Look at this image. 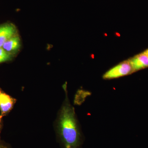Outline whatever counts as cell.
I'll list each match as a JSON object with an SVG mask.
<instances>
[{
    "mask_svg": "<svg viewBox=\"0 0 148 148\" xmlns=\"http://www.w3.org/2000/svg\"><path fill=\"white\" fill-rule=\"evenodd\" d=\"M134 72L148 68V56L143 52L129 59Z\"/></svg>",
    "mask_w": 148,
    "mask_h": 148,
    "instance_id": "6",
    "label": "cell"
},
{
    "mask_svg": "<svg viewBox=\"0 0 148 148\" xmlns=\"http://www.w3.org/2000/svg\"><path fill=\"white\" fill-rule=\"evenodd\" d=\"M133 73L134 71L128 59L109 70L104 74L103 78L105 79H112L127 75Z\"/></svg>",
    "mask_w": 148,
    "mask_h": 148,
    "instance_id": "2",
    "label": "cell"
},
{
    "mask_svg": "<svg viewBox=\"0 0 148 148\" xmlns=\"http://www.w3.org/2000/svg\"><path fill=\"white\" fill-rule=\"evenodd\" d=\"M143 52H144V53H145L146 55L147 56H148V49H146V50Z\"/></svg>",
    "mask_w": 148,
    "mask_h": 148,
    "instance_id": "10",
    "label": "cell"
},
{
    "mask_svg": "<svg viewBox=\"0 0 148 148\" xmlns=\"http://www.w3.org/2000/svg\"><path fill=\"white\" fill-rule=\"evenodd\" d=\"M14 58L12 56L6 52L2 47H0V64L12 61Z\"/></svg>",
    "mask_w": 148,
    "mask_h": 148,
    "instance_id": "7",
    "label": "cell"
},
{
    "mask_svg": "<svg viewBox=\"0 0 148 148\" xmlns=\"http://www.w3.org/2000/svg\"><path fill=\"white\" fill-rule=\"evenodd\" d=\"M21 47V38L18 34L8 40L2 48L6 52L14 58L19 52Z\"/></svg>",
    "mask_w": 148,
    "mask_h": 148,
    "instance_id": "5",
    "label": "cell"
},
{
    "mask_svg": "<svg viewBox=\"0 0 148 148\" xmlns=\"http://www.w3.org/2000/svg\"><path fill=\"white\" fill-rule=\"evenodd\" d=\"M16 26L12 22H6L0 25V47L12 37L18 34Z\"/></svg>",
    "mask_w": 148,
    "mask_h": 148,
    "instance_id": "3",
    "label": "cell"
},
{
    "mask_svg": "<svg viewBox=\"0 0 148 148\" xmlns=\"http://www.w3.org/2000/svg\"><path fill=\"white\" fill-rule=\"evenodd\" d=\"M16 99L7 94L0 88V111L1 115L5 116L13 108Z\"/></svg>",
    "mask_w": 148,
    "mask_h": 148,
    "instance_id": "4",
    "label": "cell"
},
{
    "mask_svg": "<svg viewBox=\"0 0 148 148\" xmlns=\"http://www.w3.org/2000/svg\"><path fill=\"white\" fill-rule=\"evenodd\" d=\"M63 88L66 96L57 119V135L63 148H80L82 143V133L75 109L68 97L66 85Z\"/></svg>",
    "mask_w": 148,
    "mask_h": 148,
    "instance_id": "1",
    "label": "cell"
},
{
    "mask_svg": "<svg viewBox=\"0 0 148 148\" xmlns=\"http://www.w3.org/2000/svg\"><path fill=\"white\" fill-rule=\"evenodd\" d=\"M0 148H11L7 143L2 141L0 139Z\"/></svg>",
    "mask_w": 148,
    "mask_h": 148,
    "instance_id": "8",
    "label": "cell"
},
{
    "mask_svg": "<svg viewBox=\"0 0 148 148\" xmlns=\"http://www.w3.org/2000/svg\"><path fill=\"white\" fill-rule=\"evenodd\" d=\"M3 118L2 116L0 115V139H1V132L2 128Z\"/></svg>",
    "mask_w": 148,
    "mask_h": 148,
    "instance_id": "9",
    "label": "cell"
}]
</instances>
